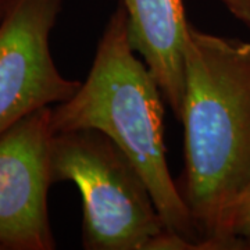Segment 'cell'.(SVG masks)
I'll return each mask as SVG.
<instances>
[{
  "label": "cell",
  "instance_id": "cell-1",
  "mask_svg": "<svg viewBox=\"0 0 250 250\" xmlns=\"http://www.w3.org/2000/svg\"><path fill=\"white\" fill-rule=\"evenodd\" d=\"M181 193L207 250H232L227 218L250 184V42L189 27Z\"/></svg>",
  "mask_w": 250,
  "mask_h": 250
},
{
  "label": "cell",
  "instance_id": "cell-7",
  "mask_svg": "<svg viewBox=\"0 0 250 250\" xmlns=\"http://www.w3.org/2000/svg\"><path fill=\"white\" fill-rule=\"evenodd\" d=\"M250 236V184L235 200L227 218V238L232 250L242 249V241Z\"/></svg>",
  "mask_w": 250,
  "mask_h": 250
},
{
  "label": "cell",
  "instance_id": "cell-10",
  "mask_svg": "<svg viewBox=\"0 0 250 250\" xmlns=\"http://www.w3.org/2000/svg\"><path fill=\"white\" fill-rule=\"evenodd\" d=\"M4 9H6V0H0V20L3 17Z\"/></svg>",
  "mask_w": 250,
  "mask_h": 250
},
{
  "label": "cell",
  "instance_id": "cell-2",
  "mask_svg": "<svg viewBox=\"0 0 250 250\" xmlns=\"http://www.w3.org/2000/svg\"><path fill=\"white\" fill-rule=\"evenodd\" d=\"M163 100L150 68L131 45L126 11L120 3L104 25L85 81L71 99L53 106L52 125L54 134L95 129L110 138L141 171L166 228L207 250L171 177Z\"/></svg>",
  "mask_w": 250,
  "mask_h": 250
},
{
  "label": "cell",
  "instance_id": "cell-5",
  "mask_svg": "<svg viewBox=\"0 0 250 250\" xmlns=\"http://www.w3.org/2000/svg\"><path fill=\"white\" fill-rule=\"evenodd\" d=\"M53 107L36 110L0 136V250H53L47 193Z\"/></svg>",
  "mask_w": 250,
  "mask_h": 250
},
{
  "label": "cell",
  "instance_id": "cell-8",
  "mask_svg": "<svg viewBox=\"0 0 250 250\" xmlns=\"http://www.w3.org/2000/svg\"><path fill=\"white\" fill-rule=\"evenodd\" d=\"M220 3L238 21L250 28V0H220Z\"/></svg>",
  "mask_w": 250,
  "mask_h": 250
},
{
  "label": "cell",
  "instance_id": "cell-4",
  "mask_svg": "<svg viewBox=\"0 0 250 250\" xmlns=\"http://www.w3.org/2000/svg\"><path fill=\"white\" fill-rule=\"evenodd\" d=\"M62 0H6L0 20V136L36 110L71 99L81 81L59 71L50 35Z\"/></svg>",
  "mask_w": 250,
  "mask_h": 250
},
{
  "label": "cell",
  "instance_id": "cell-9",
  "mask_svg": "<svg viewBox=\"0 0 250 250\" xmlns=\"http://www.w3.org/2000/svg\"><path fill=\"white\" fill-rule=\"evenodd\" d=\"M242 249L250 250V236H248V238H245V239L242 241Z\"/></svg>",
  "mask_w": 250,
  "mask_h": 250
},
{
  "label": "cell",
  "instance_id": "cell-6",
  "mask_svg": "<svg viewBox=\"0 0 250 250\" xmlns=\"http://www.w3.org/2000/svg\"><path fill=\"white\" fill-rule=\"evenodd\" d=\"M135 52L150 68L166 103L179 118L189 21L184 0H121Z\"/></svg>",
  "mask_w": 250,
  "mask_h": 250
},
{
  "label": "cell",
  "instance_id": "cell-3",
  "mask_svg": "<svg viewBox=\"0 0 250 250\" xmlns=\"http://www.w3.org/2000/svg\"><path fill=\"white\" fill-rule=\"evenodd\" d=\"M52 179L72 182L82 197L81 241L86 250H147L166 225L132 160L104 134H54Z\"/></svg>",
  "mask_w": 250,
  "mask_h": 250
}]
</instances>
